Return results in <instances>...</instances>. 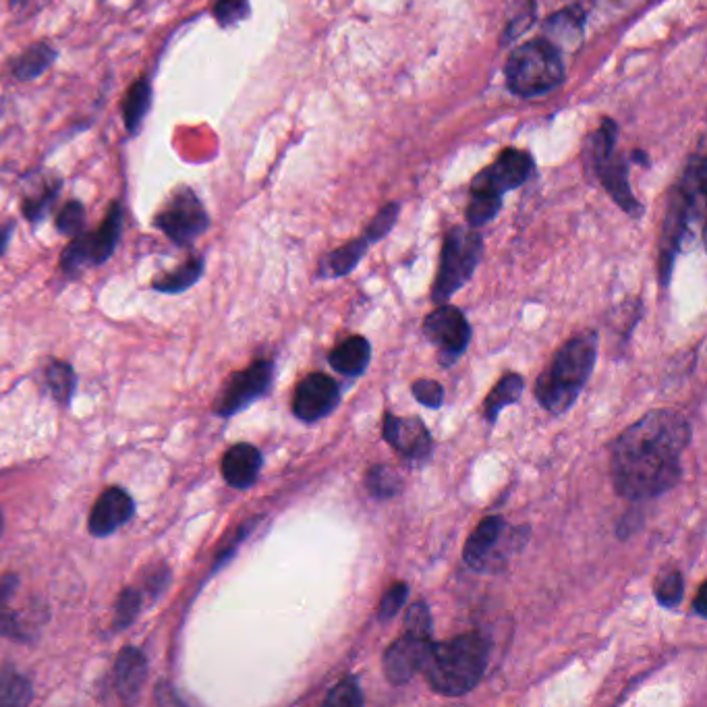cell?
<instances>
[{
	"mask_svg": "<svg viewBox=\"0 0 707 707\" xmlns=\"http://www.w3.org/2000/svg\"><path fill=\"white\" fill-rule=\"evenodd\" d=\"M15 585H17V579H15V577H5L3 581H0V606H5V602L9 600V596H11V591H13Z\"/></svg>",
	"mask_w": 707,
	"mask_h": 707,
	"instance_id": "cell-42",
	"label": "cell"
},
{
	"mask_svg": "<svg viewBox=\"0 0 707 707\" xmlns=\"http://www.w3.org/2000/svg\"><path fill=\"white\" fill-rule=\"evenodd\" d=\"M370 357H372L370 343H367L363 336H351L330 353V365L338 374L357 378L365 372V367L370 365Z\"/></svg>",
	"mask_w": 707,
	"mask_h": 707,
	"instance_id": "cell-21",
	"label": "cell"
},
{
	"mask_svg": "<svg viewBox=\"0 0 707 707\" xmlns=\"http://www.w3.org/2000/svg\"><path fill=\"white\" fill-rule=\"evenodd\" d=\"M598 332L583 330L564 343L546 372L537 378L535 397L550 413L569 411L587 384L598 357Z\"/></svg>",
	"mask_w": 707,
	"mask_h": 707,
	"instance_id": "cell-3",
	"label": "cell"
},
{
	"mask_svg": "<svg viewBox=\"0 0 707 707\" xmlns=\"http://www.w3.org/2000/svg\"><path fill=\"white\" fill-rule=\"evenodd\" d=\"M135 513V504L131 496L121 490V488H110L106 490L90 515V531L98 537L110 535L112 531H117L121 525H125Z\"/></svg>",
	"mask_w": 707,
	"mask_h": 707,
	"instance_id": "cell-16",
	"label": "cell"
},
{
	"mask_svg": "<svg viewBox=\"0 0 707 707\" xmlns=\"http://www.w3.org/2000/svg\"><path fill=\"white\" fill-rule=\"evenodd\" d=\"M683 596H685V583L681 573L672 571L656 583V600L664 608H676L683 602Z\"/></svg>",
	"mask_w": 707,
	"mask_h": 707,
	"instance_id": "cell-34",
	"label": "cell"
},
{
	"mask_svg": "<svg viewBox=\"0 0 707 707\" xmlns=\"http://www.w3.org/2000/svg\"><path fill=\"white\" fill-rule=\"evenodd\" d=\"M154 226L175 245L187 247L208 231L210 216L197 193L189 185H179L154 216Z\"/></svg>",
	"mask_w": 707,
	"mask_h": 707,
	"instance_id": "cell-7",
	"label": "cell"
},
{
	"mask_svg": "<svg viewBox=\"0 0 707 707\" xmlns=\"http://www.w3.org/2000/svg\"><path fill=\"white\" fill-rule=\"evenodd\" d=\"M583 11L579 7L567 9L558 15H552L546 23V30L550 36L558 38L560 42H575V36H581V27H583Z\"/></svg>",
	"mask_w": 707,
	"mask_h": 707,
	"instance_id": "cell-27",
	"label": "cell"
},
{
	"mask_svg": "<svg viewBox=\"0 0 707 707\" xmlns=\"http://www.w3.org/2000/svg\"><path fill=\"white\" fill-rule=\"evenodd\" d=\"M506 531V523L502 517H486L469 535V540L463 550V558L473 571H488L492 569V556L500 546L502 535Z\"/></svg>",
	"mask_w": 707,
	"mask_h": 707,
	"instance_id": "cell-15",
	"label": "cell"
},
{
	"mask_svg": "<svg viewBox=\"0 0 707 707\" xmlns=\"http://www.w3.org/2000/svg\"><path fill=\"white\" fill-rule=\"evenodd\" d=\"M479 258H482V237L471 229H452L442 245L440 270L432 289L436 303H446L471 278Z\"/></svg>",
	"mask_w": 707,
	"mask_h": 707,
	"instance_id": "cell-5",
	"label": "cell"
},
{
	"mask_svg": "<svg viewBox=\"0 0 707 707\" xmlns=\"http://www.w3.org/2000/svg\"><path fill=\"white\" fill-rule=\"evenodd\" d=\"M423 334L438 349L440 363L450 367L465 353L471 341V326L461 309L440 305L423 320Z\"/></svg>",
	"mask_w": 707,
	"mask_h": 707,
	"instance_id": "cell-9",
	"label": "cell"
},
{
	"mask_svg": "<svg viewBox=\"0 0 707 707\" xmlns=\"http://www.w3.org/2000/svg\"><path fill=\"white\" fill-rule=\"evenodd\" d=\"M146 658L144 654L139 652L135 647H125L123 652L117 658V666H115V678H117V689L125 699H131L133 695H137V691L141 689L146 681Z\"/></svg>",
	"mask_w": 707,
	"mask_h": 707,
	"instance_id": "cell-22",
	"label": "cell"
},
{
	"mask_svg": "<svg viewBox=\"0 0 707 707\" xmlns=\"http://www.w3.org/2000/svg\"><path fill=\"white\" fill-rule=\"evenodd\" d=\"M56 231L67 237H77L86 229V206L79 200H71L63 206V210L56 214Z\"/></svg>",
	"mask_w": 707,
	"mask_h": 707,
	"instance_id": "cell-31",
	"label": "cell"
},
{
	"mask_svg": "<svg viewBox=\"0 0 707 707\" xmlns=\"http://www.w3.org/2000/svg\"><path fill=\"white\" fill-rule=\"evenodd\" d=\"M341 403V388L336 380L324 374L305 376L293 397V413L305 423H316L330 415Z\"/></svg>",
	"mask_w": 707,
	"mask_h": 707,
	"instance_id": "cell-10",
	"label": "cell"
},
{
	"mask_svg": "<svg viewBox=\"0 0 707 707\" xmlns=\"http://www.w3.org/2000/svg\"><path fill=\"white\" fill-rule=\"evenodd\" d=\"M56 56H59V52L48 42L30 44L9 61V73L19 83H30L42 77L54 65Z\"/></svg>",
	"mask_w": 707,
	"mask_h": 707,
	"instance_id": "cell-19",
	"label": "cell"
},
{
	"mask_svg": "<svg viewBox=\"0 0 707 707\" xmlns=\"http://www.w3.org/2000/svg\"><path fill=\"white\" fill-rule=\"evenodd\" d=\"M691 442L685 415L658 409L643 415L612 446V484L629 500L656 498L681 479V455Z\"/></svg>",
	"mask_w": 707,
	"mask_h": 707,
	"instance_id": "cell-1",
	"label": "cell"
},
{
	"mask_svg": "<svg viewBox=\"0 0 707 707\" xmlns=\"http://www.w3.org/2000/svg\"><path fill=\"white\" fill-rule=\"evenodd\" d=\"M413 397L428 409H440L444 403V390L436 380H417L413 384Z\"/></svg>",
	"mask_w": 707,
	"mask_h": 707,
	"instance_id": "cell-39",
	"label": "cell"
},
{
	"mask_svg": "<svg viewBox=\"0 0 707 707\" xmlns=\"http://www.w3.org/2000/svg\"><path fill=\"white\" fill-rule=\"evenodd\" d=\"M361 703H363V695L355 676H347L345 681L338 683L326 697V705H336V707H359Z\"/></svg>",
	"mask_w": 707,
	"mask_h": 707,
	"instance_id": "cell-35",
	"label": "cell"
},
{
	"mask_svg": "<svg viewBox=\"0 0 707 707\" xmlns=\"http://www.w3.org/2000/svg\"><path fill=\"white\" fill-rule=\"evenodd\" d=\"M36 183H32L30 189L23 191L21 200V214L27 222L40 224L42 220L48 218L56 197H59L63 189V179L59 175H36Z\"/></svg>",
	"mask_w": 707,
	"mask_h": 707,
	"instance_id": "cell-18",
	"label": "cell"
},
{
	"mask_svg": "<svg viewBox=\"0 0 707 707\" xmlns=\"http://www.w3.org/2000/svg\"><path fill=\"white\" fill-rule=\"evenodd\" d=\"M137 610H139V593L135 589H125L117 604V629H125L137 616Z\"/></svg>",
	"mask_w": 707,
	"mask_h": 707,
	"instance_id": "cell-40",
	"label": "cell"
},
{
	"mask_svg": "<svg viewBox=\"0 0 707 707\" xmlns=\"http://www.w3.org/2000/svg\"><path fill=\"white\" fill-rule=\"evenodd\" d=\"M272 374H274L272 361H256L251 367H247L245 372L237 374L231 380V384L226 386L216 411L226 417L243 411L247 405L264 397L266 390L272 384Z\"/></svg>",
	"mask_w": 707,
	"mask_h": 707,
	"instance_id": "cell-11",
	"label": "cell"
},
{
	"mask_svg": "<svg viewBox=\"0 0 707 707\" xmlns=\"http://www.w3.org/2000/svg\"><path fill=\"white\" fill-rule=\"evenodd\" d=\"M13 229H15V222H7V224H0V256H3L9 241H11V235H13Z\"/></svg>",
	"mask_w": 707,
	"mask_h": 707,
	"instance_id": "cell-41",
	"label": "cell"
},
{
	"mask_svg": "<svg viewBox=\"0 0 707 707\" xmlns=\"http://www.w3.org/2000/svg\"><path fill=\"white\" fill-rule=\"evenodd\" d=\"M490 641L484 633L471 631L444 643H430L423 672L430 687L444 697L469 693L486 672Z\"/></svg>",
	"mask_w": 707,
	"mask_h": 707,
	"instance_id": "cell-2",
	"label": "cell"
},
{
	"mask_svg": "<svg viewBox=\"0 0 707 707\" xmlns=\"http://www.w3.org/2000/svg\"><path fill=\"white\" fill-rule=\"evenodd\" d=\"M204 258H191L189 262H185L183 266H179L175 272L171 274H164L162 278L154 280L152 282V287L160 293H181L189 287H193L197 280H200V276L204 274Z\"/></svg>",
	"mask_w": 707,
	"mask_h": 707,
	"instance_id": "cell-25",
	"label": "cell"
},
{
	"mask_svg": "<svg viewBox=\"0 0 707 707\" xmlns=\"http://www.w3.org/2000/svg\"><path fill=\"white\" fill-rule=\"evenodd\" d=\"M523 386H525V382H523V378L519 374H506L490 390L488 399H486V419H488L490 426H494L500 411L506 405H513V403H517L521 399Z\"/></svg>",
	"mask_w": 707,
	"mask_h": 707,
	"instance_id": "cell-24",
	"label": "cell"
},
{
	"mask_svg": "<svg viewBox=\"0 0 707 707\" xmlns=\"http://www.w3.org/2000/svg\"><path fill=\"white\" fill-rule=\"evenodd\" d=\"M384 440L407 461H428L432 455V436L419 417H397L386 413Z\"/></svg>",
	"mask_w": 707,
	"mask_h": 707,
	"instance_id": "cell-12",
	"label": "cell"
},
{
	"mask_svg": "<svg viewBox=\"0 0 707 707\" xmlns=\"http://www.w3.org/2000/svg\"><path fill=\"white\" fill-rule=\"evenodd\" d=\"M251 15L249 0H216L212 7V17L220 27H235Z\"/></svg>",
	"mask_w": 707,
	"mask_h": 707,
	"instance_id": "cell-32",
	"label": "cell"
},
{
	"mask_svg": "<svg viewBox=\"0 0 707 707\" xmlns=\"http://www.w3.org/2000/svg\"><path fill=\"white\" fill-rule=\"evenodd\" d=\"M432 637H419L413 633H405L394 641L384 654L382 666L388 683L405 685L423 668Z\"/></svg>",
	"mask_w": 707,
	"mask_h": 707,
	"instance_id": "cell-13",
	"label": "cell"
},
{
	"mask_svg": "<svg viewBox=\"0 0 707 707\" xmlns=\"http://www.w3.org/2000/svg\"><path fill=\"white\" fill-rule=\"evenodd\" d=\"M407 596H409L407 583H403V581L392 583V585L388 587V591L382 596V600H380L378 618H380L382 622H386V620H390L392 616H397L399 610L405 606Z\"/></svg>",
	"mask_w": 707,
	"mask_h": 707,
	"instance_id": "cell-36",
	"label": "cell"
},
{
	"mask_svg": "<svg viewBox=\"0 0 707 707\" xmlns=\"http://www.w3.org/2000/svg\"><path fill=\"white\" fill-rule=\"evenodd\" d=\"M0 533H3V515H0Z\"/></svg>",
	"mask_w": 707,
	"mask_h": 707,
	"instance_id": "cell-45",
	"label": "cell"
},
{
	"mask_svg": "<svg viewBox=\"0 0 707 707\" xmlns=\"http://www.w3.org/2000/svg\"><path fill=\"white\" fill-rule=\"evenodd\" d=\"M32 699V687L17 672H0V705H25Z\"/></svg>",
	"mask_w": 707,
	"mask_h": 707,
	"instance_id": "cell-29",
	"label": "cell"
},
{
	"mask_svg": "<svg viewBox=\"0 0 707 707\" xmlns=\"http://www.w3.org/2000/svg\"><path fill=\"white\" fill-rule=\"evenodd\" d=\"M262 469V455L256 446L237 444L222 459V475L237 490H247L256 484Z\"/></svg>",
	"mask_w": 707,
	"mask_h": 707,
	"instance_id": "cell-17",
	"label": "cell"
},
{
	"mask_svg": "<svg viewBox=\"0 0 707 707\" xmlns=\"http://www.w3.org/2000/svg\"><path fill=\"white\" fill-rule=\"evenodd\" d=\"M123 220H125L123 204L115 200L110 204L104 222L94 233L83 231L71 239V243L65 247L61 256V268L69 274H75L83 268L104 264L119 245Z\"/></svg>",
	"mask_w": 707,
	"mask_h": 707,
	"instance_id": "cell-6",
	"label": "cell"
},
{
	"mask_svg": "<svg viewBox=\"0 0 707 707\" xmlns=\"http://www.w3.org/2000/svg\"><path fill=\"white\" fill-rule=\"evenodd\" d=\"M367 245H370V241L361 237V239H355L343 247H338L336 251L328 253V256L320 264L318 276L320 278H338V276L349 274L363 258Z\"/></svg>",
	"mask_w": 707,
	"mask_h": 707,
	"instance_id": "cell-23",
	"label": "cell"
},
{
	"mask_svg": "<svg viewBox=\"0 0 707 707\" xmlns=\"http://www.w3.org/2000/svg\"><path fill=\"white\" fill-rule=\"evenodd\" d=\"M533 19H535V3H533V0H517V5L511 11V17H508L502 40L504 42H513L515 38H519L523 32L529 30Z\"/></svg>",
	"mask_w": 707,
	"mask_h": 707,
	"instance_id": "cell-33",
	"label": "cell"
},
{
	"mask_svg": "<svg viewBox=\"0 0 707 707\" xmlns=\"http://www.w3.org/2000/svg\"><path fill=\"white\" fill-rule=\"evenodd\" d=\"M46 380L54 397L61 403H69L75 388V376L71 367L63 361H52L46 372Z\"/></svg>",
	"mask_w": 707,
	"mask_h": 707,
	"instance_id": "cell-30",
	"label": "cell"
},
{
	"mask_svg": "<svg viewBox=\"0 0 707 707\" xmlns=\"http://www.w3.org/2000/svg\"><path fill=\"white\" fill-rule=\"evenodd\" d=\"M405 625H407V633H413L419 637H432V614H430L428 604L415 602L413 606H409Z\"/></svg>",
	"mask_w": 707,
	"mask_h": 707,
	"instance_id": "cell-38",
	"label": "cell"
},
{
	"mask_svg": "<svg viewBox=\"0 0 707 707\" xmlns=\"http://www.w3.org/2000/svg\"><path fill=\"white\" fill-rule=\"evenodd\" d=\"M614 144H616V125L612 121H604L602 129L593 135V144H591L593 168H596L598 177L604 181L606 189L614 197V202L631 216H639L641 206L635 202V197L631 193L627 164L620 158H614Z\"/></svg>",
	"mask_w": 707,
	"mask_h": 707,
	"instance_id": "cell-8",
	"label": "cell"
},
{
	"mask_svg": "<svg viewBox=\"0 0 707 707\" xmlns=\"http://www.w3.org/2000/svg\"><path fill=\"white\" fill-rule=\"evenodd\" d=\"M531 168L533 160L527 152L504 150L492 166H488L486 171L473 179V191H490L502 195L523 185L531 175Z\"/></svg>",
	"mask_w": 707,
	"mask_h": 707,
	"instance_id": "cell-14",
	"label": "cell"
},
{
	"mask_svg": "<svg viewBox=\"0 0 707 707\" xmlns=\"http://www.w3.org/2000/svg\"><path fill=\"white\" fill-rule=\"evenodd\" d=\"M152 98H154V90L148 77H139L131 83V88L127 90L121 104L123 125L129 135H137L141 123L146 121L148 112L152 108Z\"/></svg>",
	"mask_w": 707,
	"mask_h": 707,
	"instance_id": "cell-20",
	"label": "cell"
},
{
	"mask_svg": "<svg viewBox=\"0 0 707 707\" xmlns=\"http://www.w3.org/2000/svg\"><path fill=\"white\" fill-rule=\"evenodd\" d=\"M21 5H25V0H9V7H11V9H17V7H21Z\"/></svg>",
	"mask_w": 707,
	"mask_h": 707,
	"instance_id": "cell-44",
	"label": "cell"
},
{
	"mask_svg": "<svg viewBox=\"0 0 707 707\" xmlns=\"http://www.w3.org/2000/svg\"><path fill=\"white\" fill-rule=\"evenodd\" d=\"M397 216H399V204H388L384 206L376 216L374 220L370 222V226H367V231H365V239L374 243V241H380L384 235H388V231L394 226V222H397Z\"/></svg>",
	"mask_w": 707,
	"mask_h": 707,
	"instance_id": "cell-37",
	"label": "cell"
},
{
	"mask_svg": "<svg viewBox=\"0 0 707 707\" xmlns=\"http://www.w3.org/2000/svg\"><path fill=\"white\" fill-rule=\"evenodd\" d=\"M564 65L560 50L548 38L519 46L506 61V83L519 98H535L560 86Z\"/></svg>",
	"mask_w": 707,
	"mask_h": 707,
	"instance_id": "cell-4",
	"label": "cell"
},
{
	"mask_svg": "<svg viewBox=\"0 0 707 707\" xmlns=\"http://www.w3.org/2000/svg\"><path fill=\"white\" fill-rule=\"evenodd\" d=\"M502 206V195L490 193V191H473L471 195V204L467 208V222L473 229L477 226H484L486 222H490L498 210Z\"/></svg>",
	"mask_w": 707,
	"mask_h": 707,
	"instance_id": "cell-28",
	"label": "cell"
},
{
	"mask_svg": "<svg viewBox=\"0 0 707 707\" xmlns=\"http://www.w3.org/2000/svg\"><path fill=\"white\" fill-rule=\"evenodd\" d=\"M705 585H701V589L697 591V598H695V612L699 616H705Z\"/></svg>",
	"mask_w": 707,
	"mask_h": 707,
	"instance_id": "cell-43",
	"label": "cell"
},
{
	"mask_svg": "<svg viewBox=\"0 0 707 707\" xmlns=\"http://www.w3.org/2000/svg\"><path fill=\"white\" fill-rule=\"evenodd\" d=\"M365 486L374 498L386 500V498H392L401 492L403 479L390 465H376L367 471Z\"/></svg>",
	"mask_w": 707,
	"mask_h": 707,
	"instance_id": "cell-26",
	"label": "cell"
}]
</instances>
